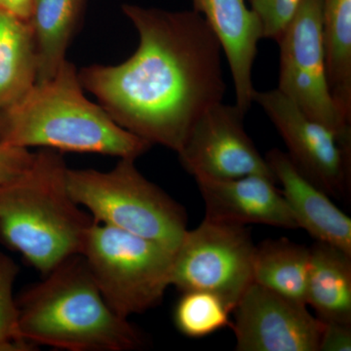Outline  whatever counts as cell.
Here are the masks:
<instances>
[{"instance_id": "8992f818", "label": "cell", "mask_w": 351, "mask_h": 351, "mask_svg": "<svg viewBox=\"0 0 351 351\" xmlns=\"http://www.w3.org/2000/svg\"><path fill=\"white\" fill-rule=\"evenodd\" d=\"M82 255L104 300L120 317L157 306L171 285L174 253L125 230L93 221Z\"/></svg>"}, {"instance_id": "4fadbf2b", "label": "cell", "mask_w": 351, "mask_h": 351, "mask_svg": "<svg viewBox=\"0 0 351 351\" xmlns=\"http://www.w3.org/2000/svg\"><path fill=\"white\" fill-rule=\"evenodd\" d=\"M193 4L221 43L234 84L235 106L246 117L253 104L254 63L263 38L257 16L246 0H193Z\"/></svg>"}, {"instance_id": "ffe728a7", "label": "cell", "mask_w": 351, "mask_h": 351, "mask_svg": "<svg viewBox=\"0 0 351 351\" xmlns=\"http://www.w3.org/2000/svg\"><path fill=\"white\" fill-rule=\"evenodd\" d=\"M232 313V308L218 295L202 290L184 291L176 304L175 326L189 338H204L230 327Z\"/></svg>"}, {"instance_id": "603a6c76", "label": "cell", "mask_w": 351, "mask_h": 351, "mask_svg": "<svg viewBox=\"0 0 351 351\" xmlns=\"http://www.w3.org/2000/svg\"><path fill=\"white\" fill-rule=\"evenodd\" d=\"M34 156L29 149L0 141V184L19 177L31 165Z\"/></svg>"}, {"instance_id": "277c9868", "label": "cell", "mask_w": 351, "mask_h": 351, "mask_svg": "<svg viewBox=\"0 0 351 351\" xmlns=\"http://www.w3.org/2000/svg\"><path fill=\"white\" fill-rule=\"evenodd\" d=\"M62 152H34L27 169L0 184V242L43 276L82 254L93 223L69 195Z\"/></svg>"}, {"instance_id": "5b68a950", "label": "cell", "mask_w": 351, "mask_h": 351, "mask_svg": "<svg viewBox=\"0 0 351 351\" xmlns=\"http://www.w3.org/2000/svg\"><path fill=\"white\" fill-rule=\"evenodd\" d=\"M66 186L94 223L152 240L173 253L188 230L184 208L145 178L135 159L120 158L108 172L69 168Z\"/></svg>"}, {"instance_id": "cb8c5ba5", "label": "cell", "mask_w": 351, "mask_h": 351, "mask_svg": "<svg viewBox=\"0 0 351 351\" xmlns=\"http://www.w3.org/2000/svg\"><path fill=\"white\" fill-rule=\"evenodd\" d=\"M351 324L325 323L318 351H350Z\"/></svg>"}, {"instance_id": "e0dca14e", "label": "cell", "mask_w": 351, "mask_h": 351, "mask_svg": "<svg viewBox=\"0 0 351 351\" xmlns=\"http://www.w3.org/2000/svg\"><path fill=\"white\" fill-rule=\"evenodd\" d=\"M87 3L88 0H36L31 18L38 51L36 82L50 80L66 61Z\"/></svg>"}, {"instance_id": "6da1fadb", "label": "cell", "mask_w": 351, "mask_h": 351, "mask_svg": "<svg viewBox=\"0 0 351 351\" xmlns=\"http://www.w3.org/2000/svg\"><path fill=\"white\" fill-rule=\"evenodd\" d=\"M122 11L137 29V50L123 63L85 66L80 82L115 123L178 154L198 119L225 98L221 43L193 10L126 3Z\"/></svg>"}, {"instance_id": "7402d4cb", "label": "cell", "mask_w": 351, "mask_h": 351, "mask_svg": "<svg viewBox=\"0 0 351 351\" xmlns=\"http://www.w3.org/2000/svg\"><path fill=\"white\" fill-rule=\"evenodd\" d=\"M257 16L263 38L276 41L293 20L302 0H246Z\"/></svg>"}, {"instance_id": "8fae6325", "label": "cell", "mask_w": 351, "mask_h": 351, "mask_svg": "<svg viewBox=\"0 0 351 351\" xmlns=\"http://www.w3.org/2000/svg\"><path fill=\"white\" fill-rule=\"evenodd\" d=\"M306 304L253 282L233 308L239 351H318L325 323Z\"/></svg>"}, {"instance_id": "ba28073f", "label": "cell", "mask_w": 351, "mask_h": 351, "mask_svg": "<svg viewBox=\"0 0 351 351\" xmlns=\"http://www.w3.org/2000/svg\"><path fill=\"white\" fill-rule=\"evenodd\" d=\"M276 43L280 48L276 89L351 149V123L337 107L328 82L321 0H302Z\"/></svg>"}, {"instance_id": "9c48e42d", "label": "cell", "mask_w": 351, "mask_h": 351, "mask_svg": "<svg viewBox=\"0 0 351 351\" xmlns=\"http://www.w3.org/2000/svg\"><path fill=\"white\" fill-rule=\"evenodd\" d=\"M257 103L276 126L288 149V156L306 179L328 195L348 193L350 184L351 149L338 136L316 121L277 89L257 91Z\"/></svg>"}, {"instance_id": "ac0fdd59", "label": "cell", "mask_w": 351, "mask_h": 351, "mask_svg": "<svg viewBox=\"0 0 351 351\" xmlns=\"http://www.w3.org/2000/svg\"><path fill=\"white\" fill-rule=\"evenodd\" d=\"M309 263L311 249L304 245L286 239L265 240L256 249L254 282L306 304Z\"/></svg>"}, {"instance_id": "3957f363", "label": "cell", "mask_w": 351, "mask_h": 351, "mask_svg": "<svg viewBox=\"0 0 351 351\" xmlns=\"http://www.w3.org/2000/svg\"><path fill=\"white\" fill-rule=\"evenodd\" d=\"M75 64L66 60L46 82L0 117V141L15 147L137 159L152 147L88 100Z\"/></svg>"}, {"instance_id": "d4e9b609", "label": "cell", "mask_w": 351, "mask_h": 351, "mask_svg": "<svg viewBox=\"0 0 351 351\" xmlns=\"http://www.w3.org/2000/svg\"><path fill=\"white\" fill-rule=\"evenodd\" d=\"M34 5L36 0H0V9L25 20H31Z\"/></svg>"}, {"instance_id": "7a4b0ae2", "label": "cell", "mask_w": 351, "mask_h": 351, "mask_svg": "<svg viewBox=\"0 0 351 351\" xmlns=\"http://www.w3.org/2000/svg\"><path fill=\"white\" fill-rule=\"evenodd\" d=\"M17 301L21 337L32 346L69 351H129L144 337L104 300L82 254L71 256Z\"/></svg>"}, {"instance_id": "52a82bcc", "label": "cell", "mask_w": 351, "mask_h": 351, "mask_svg": "<svg viewBox=\"0 0 351 351\" xmlns=\"http://www.w3.org/2000/svg\"><path fill=\"white\" fill-rule=\"evenodd\" d=\"M256 249L246 226L204 219L176 250L170 284L218 295L233 311L254 282Z\"/></svg>"}, {"instance_id": "9a60e30c", "label": "cell", "mask_w": 351, "mask_h": 351, "mask_svg": "<svg viewBox=\"0 0 351 351\" xmlns=\"http://www.w3.org/2000/svg\"><path fill=\"white\" fill-rule=\"evenodd\" d=\"M306 304L324 323L351 324V255L316 241L311 247Z\"/></svg>"}, {"instance_id": "44dd1931", "label": "cell", "mask_w": 351, "mask_h": 351, "mask_svg": "<svg viewBox=\"0 0 351 351\" xmlns=\"http://www.w3.org/2000/svg\"><path fill=\"white\" fill-rule=\"evenodd\" d=\"M19 267L12 258L0 253V351L32 350L21 337L19 311L13 295Z\"/></svg>"}, {"instance_id": "484cf974", "label": "cell", "mask_w": 351, "mask_h": 351, "mask_svg": "<svg viewBox=\"0 0 351 351\" xmlns=\"http://www.w3.org/2000/svg\"></svg>"}, {"instance_id": "7c38bea8", "label": "cell", "mask_w": 351, "mask_h": 351, "mask_svg": "<svg viewBox=\"0 0 351 351\" xmlns=\"http://www.w3.org/2000/svg\"><path fill=\"white\" fill-rule=\"evenodd\" d=\"M204 201L205 219L233 225L249 223L297 230L294 216L276 180L248 175L232 180L195 179Z\"/></svg>"}, {"instance_id": "d6986e66", "label": "cell", "mask_w": 351, "mask_h": 351, "mask_svg": "<svg viewBox=\"0 0 351 351\" xmlns=\"http://www.w3.org/2000/svg\"><path fill=\"white\" fill-rule=\"evenodd\" d=\"M328 82L337 107L351 123V0H321Z\"/></svg>"}, {"instance_id": "2e32d148", "label": "cell", "mask_w": 351, "mask_h": 351, "mask_svg": "<svg viewBox=\"0 0 351 351\" xmlns=\"http://www.w3.org/2000/svg\"><path fill=\"white\" fill-rule=\"evenodd\" d=\"M38 73L31 20L0 9V117L34 86Z\"/></svg>"}, {"instance_id": "30bf717a", "label": "cell", "mask_w": 351, "mask_h": 351, "mask_svg": "<svg viewBox=\"0 0 351 351\" xmlns=\"http://www.w3.org/2000/svg\"><path fill=\"white\" fill-rule=\"evenodd\" d=\"M244 119L235 105L221 101L210 108L178 152L184 169L195 179L232 180L257 174L276 180L245 131Z\"/></svg>"}, {"instance_id": "5bb4252c", "label": "cell", "mask_w": 351, "mask_h": 351, "mask_svg": "<svg viewBox=\"0 0 351 351\" xmlns=\"http://www.w3.org/2000/svg\"><path fill=\"white\" fill-rule=\"evenodd\" d=\"M298 226L316 241L332 245L351 255V219L295 168L286 152L271 149L265 156Z\"/></svg>"}]
</instances>
